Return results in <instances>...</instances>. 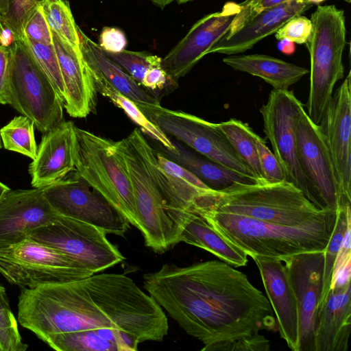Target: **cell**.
Wrapping results in <instances>:
<instances>
[{
    "label": "cell",
    "instance_id": "44",
    "mask_svg": "<svg viewBox=\"0 0 351 351\" xmlns=\"http://www.w3.org/2000/svg\"><path fill=\"white\" fill-rule=\"evenodd\" d=\"M165 70L162 67L161 64L152 66L145 73L141 86L152 92L156 97V93L162 92L167 86H176Z\"/></svg>",
    "mask_w": 351,
    "mask_h": 351
},
{
    "label": "cell",
    "instance_id": "28",
    "mask_svg": "<svg viewBox=\"0 0 351 351\" xmlns=\"http://www.w3.org/2000/svg\"><path fill=\"white\" fill-rule=\"evenodd\" d=\"M222 60L234 70L263 79L275 90H289L309 73L304 67L263 54L230 55Z\"/></svg>",
    "mask_w": 351,
    "mask_h": 351
},
{
    "label": "cell",
    "instance_id": "10",
    "mask_svg": "<svg viewBox=\"0 0 351 351\" xmlns=\"http://www.w3.org/2000/svg\"><path fill=\"white\" fill-rule=\"evenodd\" d=\"M106 235L92 224L59 215L52 223L32 231L28 238L60 251L83 269L97 274L125 258Z\"/></svg>",
    "mask_w": 351,
    "mask_h": 351
},
{
    "label": "cell",
    "instance_id": "42",
    "mask_svg": "<svg viewBox=\"0 0 351 351\" xmlns=\"http://www.w3.org/2000/svg\"><path fill=\"white\" fill-rule=\"evenodd\" d=\"M24 37L30 41L46 45L53 44L52 32L41 5L38 7L28 19L24 27Z\"/></svg>",
    "mask_w": 351,
    "mask_h": 351
},
{
    "label": "cell",
    "instance_id": "26",
    "mask_svg": "<svg viewBox=\"0 0 351 351\" xmlns=\"http://www.w3.org/2000/svg\"><path fill=\"white\" fill-rule=\"evenodd\" d=\"M79 34L81 51L87 64L110 86L133 101L140 109L160 104L154 95L143 88L112 61L99 45L89 38L80 28Z\"/></svg>",
    "mask_w": 351,
    "mask_h": 351
},
{
    "label": "cell",
    "instance_id": "51",
    "mask_svg": "<svg viewBox=\"0 0 351 351\" xmlns=\"http://www.w3.org/2000/svg\"><path fill=\"white\" fill-rule=\"evenodd\" d=\"M5 31V28L3 27V26L2 25V24L1 23V21H0V39L1 40V41H2L3 36L4 34Z\"/></svg>",
    "mask_w": 351,
    "mask_h": 351
},
{
    "label": "cell",
    "instance_id": "45",
    "mask_svg": "<svg viewBox=\"0 0 351 351\" xmlns=\"http://www.w3.org/2000/svg\"><path fill=\"white\" fill-rule=\"evenodd\" d=\"M127 43L126 36L120 29L104 27L101 32L98 45L106 52L117 53L125 49Z\"/></svg>",
    "mask_w": 351,
    "mask_h": 351
},
{
    "label": "cell",
    "instance_id": "30",
    "mask_svg": "<svg viewBox=\"0 0 351 351\" xmlns=\"http://www.w3.org/2000/svg\"><path fill=\"white\" fill-rule=\"evenodd\" d=\"M217 125L257 182H266L259 164L254 130L247 123L235 119H230Z\"/></svg>",
    "mask_w": 351,
    "mask_h": 351
},
{
    "label": "cell",
    "instance_id": "31",
    "mask_svg": "<svg viewBox=\"0 0 351 351\" xmlns=\"http://www.w3.org/2000/svg\"><path fill=\"white\" fill-rule=\"evenodd\" d=\"M41 7L52 32L78 53H82L79 27L66 0H45Z\"/></svg>",
    "mask_w": 351,
    "mask_h": 351
},
{
    "label": "cell",
    "instance_id": "40",
    "mask_svg": "<svg viewBox=\"0 0 351 351\" xmlns=\"http://www.w3.org/2000/svg\"><path fill=\"white\" fill-rule=\"evenodd\" d=\"M312 29L311 21L307 17L299 14L288 20L275 33L277 40L288 39L299 45L305 44Z\"/></svg>",
    "mask_w": 351,
    "mask_h": 351
},
{
    "label": "cell",
    "instance_id": "57",
    "mask_svg": "<svg viewBox=\"0 0 351 351\" xmlns=\"http://www.w3.org/2000/svg\"><path fill=\"white\" fill-rule=\"evenodd\" d=\"M0 351H1V348H0Z\"/></svg>",
    "mask_w": 351,
    "mask_h": 351
},
{
    "label": "cell",
    "instance_id": "25",
    "mask_svg": "<svg viewBox=\"0 0 351 351\" xmlns=\"http://www.w3.org/2000/svg\"><path fill=\"white\" fill-rule=\"evenodd\" d=\"M154 170L167 202L166 210L188 209L199 196L212 190L191 172L155 149Z\"/></svg>",
    "mask_w": 351,
    "mask_h": 351
},
{
    "label": "cell",
    "instance_id": "2",
    "mask_svg": "<svg viewBox=\"0 0 351 351\" xmlns=\"http://www.w3.org/2000/svg\"><path fill=\"white\" fill-rule=\"evenodd\" d=\"M18 321L43 341L53 335L102 328L129 333L140 343L161 341L169 330L155 300L132 278L114 273L22 288Z\"/></svg>",
    "mask_w": 351,
    "mask_h": 351
},
{
    "label": "cell",
    "instance_id": "11",
    "mask_svg": "<svg viewBox=\"0 0 351 351\" xmlns=\"http://www.w3.org/2000/svg\"><path fill=\"white\" fill-rule=\"evenodd\" d=\"M302 105L292 90L273 89L266 103L260 108V112L264 133L271 143L285 180L300 189L320 209L318 199L302 169L298 154L295 124Z\"/></svg>",
    "mask_w": 351,
    "mask_h": 351
},
{
    "label": "cell",
    "instance_id": "14",
    "mask_svg": "<svg viewBox=\"0 0 351 351\" xmlns=\"http://www.w3.org/2000/svg\"><path fill=\"white\" fill-rule=\"evenodd\" d=\"M319 126L324 136L337 184V209L351 204L350 71L333 92Z\"/></svg>",
    "mask_w": 351,
    "mask_h": 351
},
{
    "label": "cell",
    "instance_id": "53",
    "mask_svg": "<svg viewBox=\"0 0 351 351\" xmlns=\"http://www.w3.org/2000/svg\"><path fill=\"white\" fill-rule=\"evenodd\" d=\"M190 1L192 0H176V1H177L178 3H184Z\"/></svg>",
    "mask_w": 351,
    "mask_h": 351
},
{
    "label": "cell",
    "instance_id": "12",
    "mask_svg": "<svg viewBox=\"0 0 351 351\" xmlns=\"http://www.w3.org/2000/svg\"><path fill=\"white\" fill-rule=\"evenodd\" d=\"M167 136L201 155L235 171L253 177L217 123L160 104L141 109Z\"/></svg>",
    "mask_w": 351,
    "mask_h": 351
},
{
    "label": "cell",
    "instance_id": "33",
    "mask_svg": "<svg viewBox=\"0 0 351 351\" xmlns=\"http://www.w3.org/2000/svg\"><path fill=\"white\" fill-rule=\"evenodd\" d=\"M0 136L5 149L20 153L32 160L38 147L34 136L33 121L23 115L14 117L0 129Z\"/></svg>",
    "mask_w": 351,
    "mask_h": 351
},
{
    "label": "cell",
    "instance_id": "55",
    "mask_svg": "<svg viewBox=\"0 0 351 351\" xmlns=\"http://www.w3.org/2000/svg\"><path fill=\"white\" fill-rule=\"evenodd\" d=\"M343 1H346L347 3H350V1H351V0H343Z\"/></svg>",
    "mask_w": 351,
    "mask_h": 351
},
{
    "label": "cell",
    "instance_id": "32",
    "mask_svg": "<svg viewBox=\"0 0 351 351\" xmlns=\"http://www.w3.org/2000/svg\"><path fill=\"white\" fill-rule=\"evenodd\" d=\"M44 342L58 351H121L118 345L100 337L95 329L50 335Z\"/></svg>",
    "mask_w": 351,
    "mask_h": 351
},
{
    "label": "cell",
    "instance_id": "19",
    "mask_svg": "<svg viewBox=\"0 0 351 351\" xmlns=\"http://www.w3.org/2000/svg\"><path fill=\"white\" fill-rule=\"evenodd\" d=\"M75 127L73 122L63 121L44 133L28 169L34 188L46 187L75 170Z\"/></svg>",
    "mask_w": 351,
    "mask_h": 351
},
{
    "label": "cell",
    "instance_id": "48",
    "mask_svg": "<svg viewBox=\"0 0 351 351\" xmlns=\"http://www.w3.org/2000/svg\"><path fill=\"white\" fill-rule=\"evenodd\" d=\"M10 0H0V19L8 11Z\"/></svg>",
    "mask_w": 351,
    "mask_h": 351
},
{
    "label": "cell",
    "instance_id": "6",
    "mask_svg": "<svg viewBox=\"0 0 351 351\" xmlns=\"http://www.w3.org/2000/svg\"><path fill=\"white\" fill-rule=\"evenodd\" d=\"M310 20L312 29L305 43L311 60L306 112L312 121L319 125L336 83L344 77L342 56L346 28L344 12L335 5H318Z\"/></svg>",
    "mask_w": 351,
    "mask_h": 351
},
{
    "label": "cell",
    "instance_id": "29",
    "mask_svg": "<svg viewBox=\"0 0 351 351\" xmlns=\"http://www.w3.org/2000/svg\"><path fill=\"white\" fill-rule=\"evenodd\" d=\"M91 72L97 93L107 97L116 106L121 108L138 125L144 134L157 141L158 145L169 151L175 150L171 139L149 120L133 101L118 92L97 72L93 69Z\"/></svg>",
    "mask_w": 351,
    "mask_h": 351
},
{
    "label": "cell",
    "instance_id": "13",
    "mask_svg": "<svg viewBox=\"0 0 351 351\" xmlns=\"http://www.w3.org/2000/svg\"><path fill=\"white\" fill-rule=\"evenodd\" d=\"M70 173L42 189L53 210L60 215L92 224L107 234L123 237L130 223L75 171Z\"/></svg>",
    "mask_w": 351,
    "mask_h": 351
},
{
    "label": "cell",
    "instance_id": "52",
    "mask_svg": "<svg viewBox=\"0 0 351 351\" xmlns=\"http://www.w3.org/2000/svg\"><path fill=\"white\" fill-rule=\"evenodd\" d=\"M306 1L311 4H313V3H319L326 0H306Z\"/></svg>",
    "mask_w": 351,
    "mask_h": 351
},
{
    "label": "cell",
    "instance_id": "3",
    "mask_svg": "<svg viewBox=\"0 0 351 351\" xmlns=\"http://www.w3.org/2000/svg\"><path fill=\"white\" fill-rule=\"evenodd\" d=\"M191 209L247 256L281 261L300 253L324 251L337 219L336 211L303 225L289 226L204 207Z\"/></svg>",
    "mask_w": 351,
    "mask_h": 351
},
{
    "label": "cell",
    "instance_id": "24",
    "mask_svg": "<svg viewBox=\"0 0 351 351\" xmlns=\"http://www.w3.org/2000/svg\"><path fill=\"white\" fill-rule=\"evenodd\" d=\"M167 212L180 231V242L204 249L230 265H246L247 254L224 239L199 214L190 208H168Z\"/></svg>",
    "mask_w": 351,
    "mask_h": 351
},
{
    "label": "cell",
    "instance_id": "56",
    "mask_svg": "<svg viewBox=\"0 0 351 351\" xmlns=\"http://www.w3.org/2000/svg\"><path fill=\"white\" fill-rule=\"evenodd\" d=\"M3 45L1 40L0 39V45Z\"/></svg>",
    "mask_w": 351,
    "mask_h": 351
},
{
    "label": "cell",
    "instance_id": "20",
    "mask_svg": "<svg viewBox=\"0 0 351 351\" xmlns=\"http://www.w3.org/2000/svg\"><path fill=\"white\" fill-rule=\"evenodd\" d=\"M52 38L64 87V108L72 117L85 118L97 106L91 69L82 52L75 51L53 32Z\"/></svg>",
    "mask_w": 351,
    "mask_h": 351
},
{
    "label": "cell",
    "instance_id": "36",
    "mask_svg": "<svg viewBox=\"0 0 351 351\" xmlns=\"http://www.w3.org/2000/svg\"><path fill=\"white\" fill-rule=\"evenodd\" d=\"M104 52L140 85L148 69L161 64V58L146 51L124 49L117 53Z\"/></svg>",
    "mask_w": 351,
    "mask_h": 351
},
{
    "label": "cell",
    "instance_id": "39",
    "mask_svg": "<svg viewBox=\"0 0 351 351\" xmlns=\"http://www.w3.org/2000/svg\"><path fill=\"white\" fill-rule=\"evenodd\" d=\"M254 138L265 180L269 182L285 180L282 168L274 153L267 147L265 141L255 132Z\"/></svg>",
    "mask_w": 351,
    "mask_h": 351
},
{
    "label": "cell",
    "instance_id": "37",
    "mask_svg": "<svg viewBox=\"0 0 351 351\" xmlns=\"http://www.w3.org/2000/svg\"><path fill=\"white\" fill-rule=\"evenodd\" d=\"M21 39L25 42L39 65L48 75L64 103V87L53 45H46L30 41L25 37Z\"/></svg>",
    "mask_w": 351,
    "mask_h": 351
},
{
    "label": "cell",
    "instance_id": "9",
    "mask_svg": "<svg viewBox=\"0 0 351 351\" xmlns=\"http://www.w3.org/2000/svg\"><path fill=\"white\" fill-rule=\"evenodd\" d=\"M0 274L10 284L27 289L93 274L60 251L30 238L0 247Z\"/></svg>",
    "mask_w": 351,
    "mask_h": 351
},
{
    "label": "cell",
    "instance_id": "41",
    "mask_svg": "<svg viewBox=\"0 0 351 351\" xmlns=\"http://www.w3.org/2000/svg\"><path fill=\"white\" fill-rule=\"evenodd\" d=\"M269 350V341L265 336L257 333L216 343L210 347L208 351H268Z\"/></svg>",
    "mask_w": 351,
    "mask_h": 351
},
{
    "label": "cell",
    "instance_id": "27",
    "mask_svg": "<svg viewBox=\"0 0 351 351\" xmlns=\"http://www.w3.org/2000/svg\"><path fill=\"white\" fill-rule=\"evenodd\" d=\"M172 141L175 150L169 151L158 145L160 151L213 190H223L235 183L257 182L253 177L227 168L191 149H188L179 141Z\"/></svg>",
    "mask_w": 351,
    "mask_h": 351
},
{
    "label": "cell",
    "instance_id": "8",
    "mask_svg": "<svg viewBox=\"0 0 351 351\" xmlns=\"http://www.w3.org/2000/svg\"><path fill=\"white\" fill-rule=\"evenodd\" d=\"M8 48V104L46 133L64 121V103L23 39Z\"/></svg>",
    "mask_w": 351,
    "mask_h": 351
},
{
    "label": "cell",
    "instance_id": "1",
    "mask_svg": "<svg viewBox=\"0 0 351 351\" xmlns=\"http://www.w3.org/2000/svg\"><path fill=\"white\" fill-rule=\"evenodd\" d=\"M148 294L189 335L212 346L266 329L278 331L267 297L242 271L218 260L165 263L143 276Z\"/></svg>",
    "mask_w": 351,
    "mask_h": 351
},
{
    "label": "cell",
    "instance_id": "18",
    "mask_svg": "<svg viewBox=\"0 0 351 351\" xmlns=\"http://www.w3.org/2000/svg\"><path fill=\"white\" fill-rule=\"evenodd\" d=\"M58 215L42 189L9 190L0 199V247L26 239Z\"/></svg>",
    "mask_w": 351,
    "mask_h": 351
},
{
    "label": "cell",
    "instance_id": "5",
    "mask_svg": "<svg viewBox=\"0 0 351 351\" xmlns=\"http://www.w3.org/2000/svg\"><path fill=\"white\" fill-rule=\"evenodd\" d=\"M114 146L131 182L138 229L147 247L163 254L180 242V231L166 210L167 202L154 170L155 149L139 128L114 141Z\"/></svg>",
    "mask_w": 351,
    "mask_h": 351
},
{
    "label": "cell",
    "instance_id": "35",
    "mask_svg": "<svg viewBox=\"0 0 351 351\" xmlns=\"http://www.w3.org/2000/svg\"><path fill=\"white\" fill-rule=\"evenodd\" d=\"M27 348L19 332L17 321L11 311L6 290L0 285L1 351H25Z\"/></svg>",
    "mask_w": 351,
    "mask_h": 351
},
{
    "label": "cell",
    "instance_id": "7",
    "mask_svg": "<svg viewBox=\"0 0 351 351\" xmlns=\"http://www.w3.org/2000/svg\"><path fill=\"white\" fill-rule=\"evenodd\" d=\"M114 145V141L75 126L74 171L138 228L131 182Z\"/></svg>",
    "mask_w": 351,
    "mask_h": 351
},
{
    "label": "cell",
    "instance_id": "46",
    "mask_svg": "<svg viewBox=\"0 0 351 351\" xmlns=\"http://www.w3.org/2000/svg\"><path fill=\"white\" fill-rule=\"evenodd\" d=\"M9 48L0 45V104H8Z\"/></svg>",
    "mask_w": 351,
    "mask_h": 351
},
{
    "label": "cell",
    "instance_id": "50",
    "mask_svg": "<svg viewBox=\"0 0 351 351\" xmlns=\"http://www.w3.org/2000/svg\"><path fill=\"white\" fill-rule=\"evenodd\" d=\"M10 189L0 182V199Z\"/></svg>",
    "mask_w": 351,
    "mask_h": 351
},
{
    "label": "cell",
    "instance_id": "54",
    "mask_svg": "<svg viewBox=\"0 0 351 351\" xmlns=\"http://www.w3.org/2000/svg\"><path fill=\"white\" fill-rule=\"evenodd\" d=\"M1 136H0V149H1L2 147V143H1Z\"/></svg>",
    "mask_w": 351,
    "mask_h": 351
},
{
    "label": "cell",
    "instance_id": "22",
    "mask_svg": "<svg viewBox=\"0 0 351 351\" xmlns=\"http://www.w3.org/2000/svg\"><path fill=\"white\" fill-rule=\"evenodd\" d=\"M306 0H289L266 9L255 15L240 29L230 36H223L208 50L228 56L243 53L258 42L276 33L288 20L302 14L312 7Z\"/></svg>",
    "mask_w": 351,
    "mask_h": 351
},
{
    "label": "cell",
    "instance_id": "47",
    "mask_svg": "<svg viewBox=\"0 0 351 351\" xmlns=\"http://www.w3.org/2000/svg\"><path fill=\"white\" fill-rule=\"evenodd\" d=\"M277 47L279 51L286 55H291L295 51V43L288 39L280 40Z\"/></svg>",
    "mask_w": 351,
    "mask_h": 351
},
{
    "label": "cell",
    "instance_id": "43",
    "mask_svg": "<svg viewBox=\"0 0 351 351\" xmlns=\"http://www.w3.org/2000/svg\"><path fill=\"white\" fill-rule=\"evenodd\" d=\"M289 0H245L242 3L243 7L235 17L229 30L225 36H230L240 29L249 20L261 12L269 9Z\"/></svg>",
    "mask_w": 351,
    "mask_h": 351
},
{
    "label": "cell",
    "instance_id": "34",
    "mask_svg": "<svg viewBox=\"0 0 351 351\" xmlns=\"http://www.w3.org/2000/svg\"><path fill=\"white\" fill-rule=\"evenodd\" d=\"M351 219L350 206L337 210V219L328 243L324 251V274L322 291L317 305V312L324 305L330 289L332 269L336 258L346 231L348 221Z\"/></svg>",
    "mask_w": 351,
    "mask_h": 351
},
{
    "label": "cell",
    "instance_id": "21",
    "mask_svg": "<svg viewBox=\"0 0 351 351\" xmlns=\"http://www.w3.org/2000/svg\"><path fill=\"white\" fill-rule=\"evenodd\" d=\"M275 315L278 331L289 348L299 351L298 312L282 261L253 256Z\"/></svg>",
    "mask_w": 351,
    "mask_h": 351
},
{
    "label": "cell",
    "instance_id": "23",
    "mask_svg": "<svg viewBox=\"0 0 351 351\" xmlns=\"http://www.w3.org/2000/svg\"><path fill=\"white\" fill-rule=\"evenodd\" d=\"M351 330V282L330 289L317 315L315 351H347Z\"/></svg>",
    "mask_w": 351,
    "mask_h": 351
},
{
    "label": "cell",
    "instance_id": "4",
    "mask_svg": "<svg viewBox=\"0 0 351 351\" xmlns=\"http://www.w3.org/2000/svg\"><path fill=\"white\" fill-rule=\"evenodd\" d=\"M192 206L289 226L303 225L337 211L317 208L300 189L286 180L235 183L223 190H210L197 198Z\"/></svg>",
    "mask_w": 351,
    "mask_h": 351
},
{
    "label": "cell",
    "instance_id": "17",
    "mask_svg": "<svg viewBox=\"0 0 351 351\" xmlns=\"http://www.w3.org/2000/svg\"><path fill=\"white\" fill-rule=\"evenodd\" d=\"M242 7V3L228 1L221 10L206 15L162 58V67L175 84H177L178 79L187 74L228 32Z\"/></svg>",
    "mask_w": 351,
    "mask_h": 351
},
{
    "label": "cell",
    "instance_id": "15",
    "mask_svg": "<svg viewBox=\"0 0 351 351\" xmlns=\"http://www.w3.org/2000/svg\"><path fill=\"white\" fill-rule=\"evenodd\" d=\"M295 135L302 169L318 199L319 208L337 210L338 184L330 154L319 125L309 118L304 105L295 119Z\"/></svg>",
    "mask_w": 351,
    "mask_h": 351
},
{
    "label": "cell",
    "instance_id": "16",
    "mask_svg": "<svg viewBox=\"0 0 351 351\" xmlns=\"http://www.w3.org/2000/svg\"><path fill=\"white\" fill-rule=\"evenodd\" d=\"M324 254L309 252L284 260L298 312L299 351H315L317 305L322 291Z\"/></svg>",
    "mask_w": 351,
    "mask_h": 351
},
{
    "label": "cell",
    "instance_id": "49",
    "mask_svg": "<svg viewBox=\"0 0 351 351\" xmlns=\"http://www.w3.org/2000/svg\"><path fill=\"white\" fill-rule=\"evenodd\" d=\"M156 6L163 8L176 0H150Z\"/></svg>",
    "mask_w": 351,
    "mask_h": 351
},
{
    "label": "cell",
    "instance_id": "38",
    "mask_svg": "<svg viewBox=\"0 0 351 351\" xmlns=\"http://www.w3.org/2000/svg\"><path fill=\"white\" fill-rule=\"evenodd\" d=\"M45 0H10L7 12L0 21L9 30L14 40L24 37L25 25L34 10Z\"/></svg>",
    "mask_w": 351,
    "mask_h": 351
}]
</instances>
